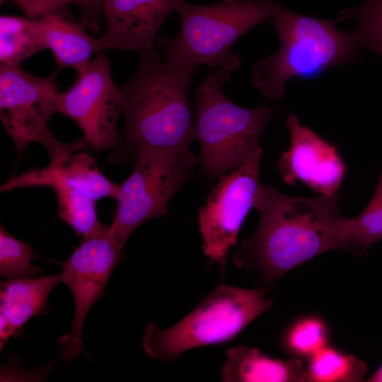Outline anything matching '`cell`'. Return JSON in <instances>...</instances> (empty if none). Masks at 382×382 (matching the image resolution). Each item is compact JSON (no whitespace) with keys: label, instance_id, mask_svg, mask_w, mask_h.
<instances>
[{"label":"cell","instance_id":"obj_1","mask_svg":"<svg viewBox=\"0 0 382 382\" xmlns=\"http://www.w3.org/2000/svg\"><path fill=\"white\" fill-rule=\"evenodd\" d=\"M340 194L293 197L261 184L253 208L260 215L252 236L242 241L233 261L257 271L267 282L327 251L344 249L346 218Z\"/></svg>","mask_w":382,"mask_h":382},{"label":"cell","instance_id":"obj_2","mask_svg":"<svg viewBox=\"0 0 382 382\" xmlns=\"http://www.w3.org/2000/svg\"><path fill=\"white\" fill-rule=\"evenodd\" d=\"M191 76L167 64L154 47L140 53L134 76L119 87L125 117L122 134L129 149L158 148L197 162L190 149L195 139L188 97Z\"/></svg>","mask_w":382,"mask_h":382},{"label":"cell","instance_id":"obj_3","mask_svg":"<svg viewBox=\"0 0 382 382\" xmlns=\"http://www.w3.org/2000/svg\"><path fill=\"white\" fill-rule=\"evenodd\" d=\"M278 7L274 0L221 1L207 5L178 0L179 32L173 37L159 39L157 46L167 64L190 75L202 64L234 71L241 61L231 53L232 45L253 28L270 21Z\"/></svg>","mask_w":382,"mask_h":382},{"label":"cell","instance_id":"obj_4","mask_svg":"<svg viewBox=\"0 0 382 382\" xmlns=\"http://www.w3.org/2000/svg\"><path fill=\"white\" fill-rule=\"evenodd\" d=\"M270 21L279 38V51L256 63L252 75L253 86L267 99H279L291 78L316 77L359 54L361 45L352 31L337 28V20L303 16L279 4Z\"/></svg>","mask_w":382,"mask_h":382},{"label":"cell","instance_id":"obj_5","mask_svg":"<svg viewBox=\"0 0 382 382\" xmlns=\"http://www.w3.org/2000/svg\"><path fill=\"white\" fill-rule=\"evenodd\" d=\"M231 70L219 68L196 89L195 132L204 174L219 177L242 166L260 146L259 139L277 110L265 104L248 109L232 102L223 85Z\"/></svg>","mask_w":382,"mask_h":382},{"label":"cell","instance_id":"obj_6","mask_svg":"<svg viewBox=\"0 0 382 382\" xmlns=\"http://www.w3.org/2000/svg\"><path fill=\"white\" fill-rule=\"evenodd\" d=\"M272 304L262 289L221 284L173 327L147 325L143 348L151 359L173 362L187 350L231 340Z\"/></svg>","mask_w":382,"mask_h":382},{"label":"cell","instance_id":"obj_7","mask_svg":"<svg viewBox=\"0 0 382 382\" xmlns=\"http://www.w3.org/2000/svg\"><path fill=\"white\" fill-rule=\"evenodd\" d=\"M54 71L45 77L26 71L21 65H0V120L18 155L31 142L47 150L50 165L59 167L75 151L88 147L83 137L71 144L57 139L48 128L59 112L62 92Z\"/></svg>","mask_w":382,"mask_h":382},{"label":"cell","instance_id":"obj_8","mask_svg":"<svg viewBox=\"0 0 382 382\" xmlns=\"http://www.w3.org/2000/svg\"><path fill=\"white\" fill-rule=\"evenodd\" d=\"M196 162L169 150L141 146L135 166L120 190L111 226L125 246L144 222L167 214L169 200L189 179Z\"/></svg>","mask_w":382,"mask_h":382},{"label":"cell","instance_id":"obj_9","mask_svg":"<svg viewBox=\"0 0 382 382\" xmlns=\"http://www.w3.org/2000/svg\"><path fill=\"white\" fill-rule=\"evenodd\" d=\"M262 154L259 146L242 166L221 175L206 204L198 210L204 253L221 272L262 184Z\"/></svg>","mask_w":382,"mask_h":382},{"label":"cell","instance_id":"obj_10","mask_svg":"<svg viewBox=\"0 0 382 382\" xmlns=\"http://www.w3.org/2000/svg\"><path fill=\"white\" fill-rule=\"evenodd\" d=\"M123 248L110 225L103 233L82 239L63 264L62 282L71 291L75 304L71 330L59 340L61 358L66 363L83 351L81 334L85 318L92 305L104 295L112 271L123 260Z\"/></svg>","mask_w":382,"mask_h":382},{"label":"cell","instance_id":"obj_11","mask_svg":"<svg viewBox=\"0 0 382 382\" xmlns=\"http://www.w3.org/2000/svg\"><path fill=\"white\" fill-rule=\"evenodd\" d=\"M59 112L76 122L95 150L120 148L117 123L122 113L121 93L103 51L98 52L86 69L77 74L73 86L62 93Z\"/></svg>","mask_w":382,"mask_h":382},{"label":"cell","instance_id":"obj_12","mask_svg":"<svg viewBox=\"0 0 382 382\" xmlns=\"http://www.w3.org/2000/svg\"><path fill=\"white\" fill-rule=\"evenodd\" d=\"M286 125L290 146L277 164L283 180L289 185L301 181L321 195L339 193L346 166L336 147L301 125L295 115L287 116Z\"/></svg>","mask_w":382,"mask_h":382},{"label":"cell","instance_id":"obj_13","mask_svg":"<svg viewBox=\"0 0 382 382\" xmlns=\"http://www.w3.org/2000/svg\"><path fill=\"white\" fill-rule=\"evenodd\" d=\"M178 0H103L106 50L139 53L154 48L158 29Z\"/></svg>","mask_w":382,"mask_h":382},{"label":"cell","instance_id":"obj_14","mask_svg":"<svg viewBox=\"0 0 382 382\" xmlns=\"http://www.w3.org/2000/svg\"><path fill=\"white\" fill-rule=\"evenodd\" d=\"M28 187L53 189L57 195L59 216L83 239L100 235L106 229L98 218L96 200L72 187L58 168L49 166L29 170L8 180L1 186L0 191Z\"/></svg>","mask_w":382,"mask_h":382},{"label":"cell","instance_id":"obj_15","mask_svg":"<svg viewBox=\"0 0 382 382\" xmlns=\"http://www.w3.org/2000/svg\"><path fill=\"white\" fill-rule=\"evenodd\" d=\"M45 49H49L59 68L83 71L93 54L106 50L101 37H96L83 28L66 8L37 18Z\"/></svg>","mask_w":382,"mask_h":382},{"label":"cell","instance_id":"obj_16","mask_svg":"<svg viewBox=\"0 0 382 382\" xmlns=\"http://www.w3.org/2000/svg\"><path fill=\"white\" fill-rule=\"evenodd\" d=\"M221 376L225 382L307 381L306 369L300 358L284 361L244 345L226 350Z\"/></svg>","mask_w":382,"mask_h":382},{"label":"cell","instance_id":"obj_17","mask_svg":"<svg viewBox=\"0 0 382 382\" xmlns=\"http://www.w3.org/2000/svg\"><path fill=\"white\" fill-rule=\"evenodd\" d=\"M62 274L8 279L0 284V318L20 334L32 318L47 311V298Z\"/></svg>","mask_w":382,"mask_h":382},{"label":"cell","instance_id":"obj_18","mask_svg":"<svg viewBox=\"0 0 382 382\" xmlns=\"http://www.w3.org/2000/svg\"><path fill=\"white\" fill-rule=\"evenodd\" d=\"M45 49L37 18L0 16V65H21L23 61Z\"/></svg>","mask_w":382,"mask_h":382},{"label":"cell","instance_id":"obj_19","mask_svg":"<svg viewBox=\"0 0 382 382\" xmlns=\"http://www.w3.org/2000/svg\"><path fill=\"white\" fill-rule=\"evenodd\" d=\"M306 369L307 381L358 382L363 381L367 364L328 345L308 359Z\"/></svg>","mask_w":382,"mask_h":382},{"label":"cell","instance_id":"obj_20","mask_svg":"<svg viewBox=\"0 0 382 382\" xmlns=\"http://www.w3.org/2000/svg\"><path fill=\"white\" fill-rule=\"evenodd\" d=\"M56 168L72 187L96 201L104 197L116 199L119 195L120 185L103 175L87 153H74Z\"/></svg>","mask_w":382,"mask_h":382},{"label":"cell","instance_id":"obj_21","mask_svg":"<svg viewBox=\"0 0 382 382\" xmlns=\"http://www.w3.org/2000/svg\"><path fill=\"white\" fill-rule=\"evenodd\" d=\"M345 250L364 255L382 240V169L374 195L366 208L357 216L345 220Z\"/></svg>","mask_w":382,"mask_h":382},{"label":"cell","instance_id":"obj_22","mask_svg":"<svg viewBox=\"0 0 382 382\" xmlns=\"http://www.w3.org/2000/svg\"><path fill=\"white\" fill-rule=\"evenodd\" d=\"M330 332L326 323L320 317H302L285 331L282 345L295 357L306 358L329 345Z\"/></svg>","mask_w":382,"mask_h":382},{"label":"cell","instance_id":"obj_23","mask_svg":"<svg viewBox=\"0 0 382 382\" xmlns=\"http://www.w3.org/2000/svg\"><path fill=\"white\" fill-rule=\"evenodd\" d=\"M37 255L32 245L17 239L0 227V274L4 278L35 277L42 269L32 265Z\"/></svg>","mask_w":382,"mask_h":382},{"label":"cell","instance_id":"obj_24","mask_svg":"<svg viewBox=\"0 0 382 382\" xmlns=\"http://www.w3.org/2000/svg\"><path fill=\"white\" fill-rule=\"evenodd\" d=\"M355 19L352 31L361 46L382 57V0H365L356 8L342 10L338 20Z\"/></svg>","mask_w":382,"mask_h":382},{"label":"cell","instance_id":"obj_25","mask_svg":"<svg viewBox=\"0 0 382 382\" xmlns=\"http://www.w3.org/2000/svg\"><path fill=\"white\" fill-rule=\"evenodd\" d=\"M15 4L30 18L40 16L71 4L82 6L81 23L85 25L89 18L94 0H13Z\"/></svg>","mask_w":382,"mask_h":382},{"label":"cell","instance_id":"obj_26","mask_svg":"<svg viewBox=\"0 0 382 382\" xmlns=\"http://www.w3.org/2000/svg\"><path fill=\"white\" fill-rule=\"evenodd\" d=\"M103 0H94L86 27L95 28L98 25V19L101 13Z\"/></svg>","mask_w":382,"mask_h":382},{"label":"cell","instance_id":"obj_27","mask_svg":"<svg viewBox=\"0 0 382 382\" xmlns=\"http://www.w3.org/2000/svg\"><path fill=\"white\" fill-rule=\"evenodd\" d=\"M368 381L382 382V364L378 368L376 372L369 378Z\"/></svg>","mask_w":382,"mask_h":382},{"label":"cell","instance_id":"obj_28","mask_svg":"<svg viewBox=\"0 0 382 382\" xmlns=\"http://www.w3.org/2000/svg\"><path fill=\"white\" fill-rule=\"evenodd\" d=\"M222 1H225V2H233V1H235L236 0H221Z\"/></svg>","mask_w":382,"mask_h":382},{"label":"cell","instance_id":"obj_29","mask_svg":"<svg viewBox=\"0 0 382 382\" xmlns=\"http://www.w3.org/2000/svg\"><path fill=\"white\" fill-rule=\"evenodd\" d=\"M4 1L5 0H0L1 4H2Z\"/></svg>","mask_w":382,"mask_h":382}]
</instances>
